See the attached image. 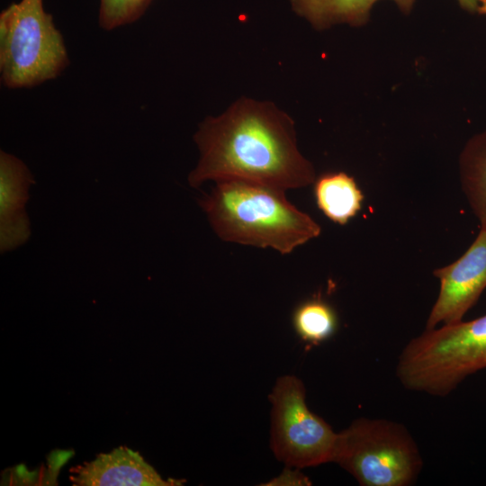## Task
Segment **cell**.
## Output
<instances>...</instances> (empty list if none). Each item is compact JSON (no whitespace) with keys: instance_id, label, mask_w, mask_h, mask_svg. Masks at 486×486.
<instances>
[{"instance_id":"obj_5","label":"cell","mask_w":486,"mask_h":486,"mask_svg":"<svg viewBox=\"0 0 486 486\" xmlns=\"http://www.w3.org/2000/svg\"><path fill=\"white\" fill-rule=\"evenodd\" d=\"M332 462L363 486H408L423 462L408 429L384 418H359L338 433Z\"/></svg>"},{"instance_id":"obj_11","label":"cell","mask_w":486,"mask_h":486,"mask_svg":"<svg viewBox=\"0 0 486 486\" xmlns=\"http://www.w3.org/2000/svg\"><path fill=\"white\" fill-rule=\"evenodd\" d=\"M462 190L478 219L486 228V130L473 135L459 157Z\"/></svg>"},{"instance_id":"obj_13","label":"cell","mask_w":486,"mask_h":486,"mask_svg":"<svg viewBox=\"0 0 486 486\" xmlns=\"http://www.w3.org/2000/svg\"><path fill=\"white\" fill-rule=\"evenodd\" d=\"M293 328L303 341L320 344L333 336L337 329V315L332 307L320 299L301 303L294 310Z\"/></svg>"},{"instance_id":"obj_9","label":"cell","mask_w":486,"mask_h":486,"mask_svg":"<svg viewBox=\"0 0 486 486\" xmlns=\"http://www.w3.org/2000/svg\"><path fill=\"white\" fill-rule=\"evenodd\" d=\"M34 183L26 165L3 150L0 152V249H14L30 235V221L25 212L28 190Z\"/></svg>"},{"instance_id":"obj_12","label":"cell","mask_w":486,"mask_h":486,"mask_svg":"<svg viewBox=\"0 0 486 486\" xmlns=\"http://www.w3.org/2000/svg\"><path fill=\"white\" fill-rule=\"evenodd\" d=\"M378 0H291L293 11L317 29L337 23L364 24Z\"/></svg>"},{"instance_id":"obj_8","label":"cell","mask_w":486,"mask_h":486,"mask_svg":"<svg viewBox=\"0 0 486 486\" xmlns=\"http://www.w3.org/2000/svg\"><path fill=\"white\" fill-rule=\"evenodd\" d=\"M76 486H171L177 480H165L138 453L121 446L101 454L91 462L70 470Z\"/></svg>"},{"instance_id":"obj_14","label":"cell","mask_w":486,"mask_h":486,"mask_svg":"<svg viewBox=\"0 0 486 486\" xmlns=\"http://www.w3.org/2000/svg\"><path fill=\"white\" fill-rule=\"evenodd\" d=\"M152 0H100L99 25L111 31L134 22L142 16Z\"/></svg>"},{"instance_id":"obj_18","label":"cell","mask_w":486,"mask_h":486,"mask_svg":"<svg viewBox=\"0 0 486 486\" xmlns=\"http://www.w3.org/2000/svg\"><path fill=\"white\" fill-rule=\"evenodd\" d=\"M479 14L486 15V0H479Z\"/></svg>"},{"instance_id":"obj_3","label":"cell","mask_w":486,"mask_h":486,"mask_svg":"<svg viewBox=\"0 0 486 486\" xmlns=\"http://www.w3.org/2000/svg\"><path fill=\"white\" fill-rule=\"evenodd\" d=\"M486 369V314L426 328L402 349L396 375L408 390L444 397Z\"/></svg>"},{"instance_id":"obj_7","label":"cell","mask_w":486,"mask_h":486,"mask_svg":"<svg viewBox=\"0 0 486 486\" xmlns=\"http://www.w3.org/2000/svg\"><path fill=\"white\" fill-rule=\"evenodd\" d=\"M439 280L437 298L426 328L463 320L486 288V228L454 262L433 272Z\"/></svg>"},{"instance_id":"obj_2","label":"cell","mask_w":486,"mask_h":486,"mask_svg":"<svg viewBox=\"0 0 486 486\" xmlns=\"http://www.w3.org/2000/svg\"><path fill=\"white\" fill-rule=\"evenodd\" d=\"M285 192L252 181L221 179L198 202L222 240L287 255L319 237L321 228L292 204Z\"/></svg>"},{"instance_id":"obj_16","label":"cell","mask_w":486,"mask_h":486,"mask_svg":"<svg viewBox=\"0 0 486 486\" xmlns=\"http://www.w3.org/2000/svg\"><path fill=\"white\" fill-rule=\"evenodd\" d=\"M459 5L469 13H479V0H456Z\"/></svg>"},{"instance_id":"obj_15","label":"cell","mask_w":486,"mask_h":486,"mask_svg":"<svg viewBox=\"0 0 486 486\" xmlns=\"http://www.w3.org/2000/svg\"><path fill=\"white\" fill-rule=\"evenodd\" d=\"M272 482H277L276 484H297V485H308L310 484L308 478L303 476V474L299 473L298 471H284V473L281 474L279 478H276Z\"/></svg>"},{"instance_id":"obj_1","label":"cell","mask_w":486,"mask_h":486,"mask_svg":"<svg viewBox=\"0 0 486 486\" xmlns=\"http://www.w3.org/2000/svg\"><path fill=\"white\" fill-rule=\"evenodd\" d=\"M200 158L188 176L206 181L241 179L284 191L316 180L312 164L297 148L292 118L269 102L240 98L217 117L206 118L194 136Z\"/></svg>"},{"instance_id":"obj_4","label":"cell","mask_w":486,"mask_h":486,"mask_svg":"<svg viewBox=\"0 0 486 486\" xmlns=\"http://www.w3.org/2000/svg\"><path fill=\"white\" fill-rule=\"evenodd\" d=\"M68 52L42 0L13 3L0 14V72L8 88L32 87L57 77Z\"/></svg>"},{"instance_id":"obj_10","label":"cell","mask_w":486,"mask_h":486,"mask_svg":"<svg viewBox=\"0 0 486 486\" xmlns=\"http://www.w3.org/2000/svg\"><path fill=\"white\" fill-rule=\"evenodd\" d=\"M314 194L319 209L340 225L356 216L364 200L355 179L344 172L328 173L315 180Z\"/></svg>"},{"instance_id":"obj_17","label":"cell","mask_w":486,"mask_h":486,"mask_svg":"<svg viewBox=\"0 0 486 486\" xmlns=\"http://www.w3.org/2000/svg\"><path fill=\"white\" fill-rule=\"evenodd\" d=\"M403 13H410L415 0H392Z\"/></svg>"},{"instance_id":"obj_6","label":"cell","mask_w":486,"mask_h":486,"mask_svg":"<svg viewBox=\"0 0 486 486\" xmlns=\"http://www.w3.org/2000/svg\"><path fill=\"white\" fill-rule=\"evenodd\" d=\"M269 400L271 448L279 461L297 469L332 462L338 433L310 410L299 378L280 377Z\"/></svg>"}]
</instances>
